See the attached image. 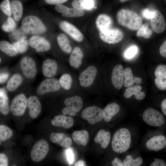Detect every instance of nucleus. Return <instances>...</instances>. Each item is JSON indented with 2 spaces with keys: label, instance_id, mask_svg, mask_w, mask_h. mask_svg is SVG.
Wrapping results in <instances>:
<instances>
[{
  "label": "nucleus",
  "instance_id": "obj_6",
  "mask_svg": "<svg viewBox=\"0 0 166 166\" xmlns=\"http://www.w3.org/2000/svg\"><path fill=\"white\" fill-rule=\"evenodd\" d=\"M99 36L104 42L109 44H114L121 42L123 39L124 34L120 29L111 28L100 32Z\"/></svg>",
  "mask_w": 166,
  "mask_h": 166
},
{
  "label": "nucleus",
  "instance_id": "obj_32",
  "mask_svg": "<svg viewBox=\"0 0 166 166\" xmlns=\"http://www.w3.org/2000/svg\"><path fill=\"white\" fill-rule=\"evenodd\" d=\"M11 10L14 19L19 21L22 18L23 13V7L20 2L17 0H13L10 3Z\"/></svg>",
  "mask_w": 166,
  "mask_h": 166
},
{
  "label": "nucleus",
  "instance_id": "obj_10",
  "mask_svg": "<svg viewBox=\"0 0 166 166\" xmlns=\"http://www.w3.org/2000/svg\"><path fill=\"white\" fill-rule=\"evenodd\" d=\"M20 67L24 76L27 78H34L37 73V68L34 61L31 57H26L21 60Z\"/></svg>",
  "mask_w": 166,
  "mask_h": 166
},
{
  "label": "nucleus",
  "instance_id": "obj_14",
  "mask_svg": "<svg viewBox=\"0 0 166 166\" xmlns=\"http://www.w3.org/2000/svg\"><path fill=\"white\" fill-rule=\"evenodd\" d=\"M59 26L62 30L77 42H80L83 40V36L82 33L71 23L63 21L60 23Z\"/></svg>",
  "mask_w": 166,
  "mask_h": 166
},
{
  "label": "nucleus",
  "instance_id": "obj_43",
  "mask_svg": "<svg viewBox=\"0 0 166 166\" xmlns=\"http://www.w3.org/2000/svg\"><path fill=\"white\" fill-rule=\"evenodd\" d=\"M16 26V23L13 19L8 17L2 26V30L6 32H11Z\"/></svg>",
  "mask_w": 166,
  "mask_h": 166
},
{
  "label": "nucleus",
  "instance_id": "obj_38",
  "mask_svg": "<svg viewBox=\"0 0 166 166\" xmlns=\"http://www.w3.org/2000/svg\"><path fill=\"white\" fill-rule=\"evenodd\" d=\"M26 34L22 26L15 28L11 31L10 37L11 39L14 40L15 42L23 39H26Z\"/></svg>",
  "mask_w": 166,
  "mask_h": 166
},
{
  "label": "nucleus",
  "instance_id": "obj_4",
  "mask_svg": "<svg viewBox=\"0 0 166 166\" xmlns=\"http://www.w3.org/2000/svg\"><path fill=\"white\" fill-rule=\"evenodd\" d=\"M142 119L148 125L156 127L162 125L165 122L163 116L158 111L152 108H147L144 111Z\"/></svg>",
  "mask_w": 166,
  "mask_h": 166
},
{
  "label": "nucleus",
  "instance_id": "obj_2",
  "mask_svg": "<svg viewBox=\"0 0 166 166\" xmlns=\"http://www.w3.org/2000/svg\"><path fill=\"white\" fill-rule=\"evenodd\" d=\"M131 142V136L128 130L121 128L114 133L112 140L113 150L117 153L124 152L129 148Z\"/></svg>",
  "mask_w": 166,
  "mask_h": 166
},
{
  "label": "nucleus",
  "instance_id": "obj_12",
  "mask_svg": "<svg viewBox=\"0 0 166 166\" xmlns=\"http://www.w3.org/2000/svg\"><path fill=\"white\" fill-rule=\"evenodd\" d=\"M97 73L94 66H90L80 74L79 80L80 85L85 87H88L93 83Z\"/></svg>",
  "mask_w": 166,
  "mask_h": 166
},
{
  "label": "nucleus",
  "instance_id": "obj_33",
  "mask_svg": "<svg viewBox=\"0 0 166 166\" xmlns=\"http://www.w3.org/2000/svg\"><path fill=\"white\" fill-rule=\"evenodd\" d=\"M72 6L80 10H91L94 7V0H73Z\"/></svg>",
  "mask_w": 166,
  "mask_h": 166
},
{
  "label": "nucleus",
  "instance_id": "obj_34",
  "mask_svg": "<svg viewBox=\"0 0 166 166\" xmlns=\"http://www.w3.org/2000/svg\"><path fill=\"white\" fill-rule=\"evenodd\" d=\"M22 77L19 74L13 75L8 81L6 88L8 90L12 92L14 91L22 83Z\"/></svg>",
  "mask_w": 166,
  "mask_h": 166
},
{
  "label": "nucleus",
  "instance_id": "obj_19",
  "mask_svg": "<svg viewBox=\"0 0 166 166\" xmlns=\"http://www.w3.org/2000/svg\"><path fill=\"white\" fill-rule=\"evenodd\" d=\"M124 69L121 64L115 65L113 68L111 76V81L113 86L120 89L122 86L124 79Z\"/></svg>",
  "mask_w": 166,
  "mask_h": 166
},
{
  "label": "nucleus",
  "instance_id": "obj_51",
  "mask_svg": "<svg viewBox=\"0 0 166 166\" xmlns=\"http://www.w3.org/2000/svg\"><path fill=\"white\" fill-rule=\"evenodd\" d=\"M47 3L51 5H57L61 4L67 2L68 0H44Z\"/></svg>",
  "mask_w": 166,
  "mask_h": 166
},
{
  "label": "nucleus",
  "instance_id": "obj_17",
  "mask_svg": "<svg viewBox=\"0 0 166 166\" xmlns=\"http://www.w3.org/2000/svg\"><path fill=\"white\" fill-rule=\"evenodd\" d=\"M55 8L57 12L61 13L63 16L65 17H80L84 16L85 14L83 10L69 8L61 4L56 5Z\"/></svg>",
  "mask_w": 166,
  "mask_h": 166
},
{
  "label": "nucleus",
  "instance_id": "obj_54",
  "mask_svg": "<svg viewBox=\"0 0 166 166\" xmlns=\"http://www.w3.org/2000/svg\"><path fill=\"white\" fill-rule=\"evenodd\" d=\"M161 107L162 112L166 116V98L164 99L162 101Z\"/></svg>",
  "mask_w": 166,
  "mask_h": 166
},
{
  "label": "nucleus",
  "instance_id": "obj_28",
  "mask_svg": "<svg viewBox=\"0 0 166 166\" xmlns=\"http://www.w3.org/2000/svg\"><path fill=\"white\" fill-rule=\"evenodd\" d=\"M110 138L111 134L110 132L101 129L97 133L94 138V141L96 143L100 144L101 148L105 149L109 145Z\"/></svg>",
  "mask_w": 166,
  "mask_h": 166
},
{
  "label": "nucleus",
  "instance_id": "obj_55",
  "mask_svg": "<svg viewBox=\"0 0 166 166\" xmlns=\"http://www.w3.org/2000/svg\"><path fill=\"white\" fill-rule=\"evenodd\" d=\"M75 166H86L85 162L83 160H81L77 162L74 164Z\"/></svg>",
  "mask_w": 166,
  "mask_h": 166
},
{
  "label": "nucleus",
  "instance_id": "obj_25",
  "mask_svg": "<svg viewBox=\"0 0 166 166\" xmlns=\"http://www.w3.org/2000/svg\"><path fill=\"white\" fill-rule=\"evenodd\" d=\"M113 20L109 16L105 14H101L97 18L96 24L99 32L112 28Z\"/></svg>",
  "mask_w": 166,
  "mask_h": 166
},
{
  "label": "nucleus",
  "instance_id": "obj_29",
  "mask_svg": "<svg viewBox=\"0 0 166 166\" xmlns=\"http://www.w3.org/2000/svg\"><path fill=\"white\" fill-rule=\"evenodd\" d=\"M72 138L74 142L77 145L85 146L88 142L89 136L87 131L81 130L73 132Z\"/></svg>",
  "mask_w": 166,
  "mask_h": 166
},
{
  "label": "nucleus",
  "instance_id": "obj_9",
  "mask_svg": "<svg viewBox=\"0 0 166 166\" xmlns=\"http://www.w3.org/2000/svg\"><path fill=\"white\" fill-rule=\"evenodd\" d=\"M81 116L83 119L87 120L89 124H93L102 120L103 110L95 106L88 107L82 111Z\"/></svg>",
  "mask_w": 166,
  "mask_h": 166
},
{
  "label": "nucleus",
  "instance_id": "obj_21",
  "mask_svg": "<svg viewBox=\"0 0 166 166\" xmlns=\"http://www.w3.org/2000/svg\"><path fill=\"white\" fill-rule=\"evenodd\" d=\"M73 119L72 117H67L63 114L55 116L51 121V124L53 126L63 127L65 128H71L73 125Z\"/></svg>",
  "mask_w": 166,
  "mask_h": 166
},
{
  "label": "nucleus",
  "instance_id": "obj_30",
  "mask_svg": "<svg viewBox=\"0 0 166 166\" xmlns=\"http://www.w3.org/2000/svg\"><path fill=\"white\" fill-rule=\"evenodd\" d=\"M8 97L5 90L1 88L0 89V111L4 115L9 114L10 110V106L8 104Z\"/></svg>",
  "mask_w": 166,
  "mask_h": 166
},
{
  "label": "nucleus",
  "instance_id": "obj_40",
  "mask_svg": "<svg viewBox=\"0 0 166 166\" xmlns=\"http://www.w3.org/2000/svg\"><path fill=\"white\" fill-rule=\"evenodd\" d=\"M13 134L11 129L5 125L0 126V140L5 141L11 138Z\"/></svg>",
  "mask_w": 166,
  "mask_h": 166
},
{
  "label": "nucleus",
  "instance_id": "obj_22",
  "mask_svg": "<svg viewBox=\"0 0 166 166\" xmlns=\"http://www.w3.org/2000/svg\"><path fill=\"white\" fill-rule=\"evenodd\" d=\"M50 140L52 142L58 144L63 148H68L72 144L70 138L64 133H52L49 137Z\"/></svg>",
  "mask_w": 166,
  "mask_h": 166
},
{
  "label": "nucleus",
  "instance_id": "obj_16",
  "mask_svg": "<svg viewBox=\"0 0 166 166\" xmlns=\"http://www.w3.org/2000/svg\"><path fill=\"white\" fill-rule=\"evenodd\" d=\"M156 78L155 83L156 86L160 90H166V65L164 64L158 65L155 71Z\"/></svg>",
  "mask_w": 166,
  "mask_h": 166
},
{
  "label": "nucleus",
  "instance_id": "obj_52",
  "mask_svg": "<svg viewBox=\"0 0 166 166\" xmlns=\"http://www.w3.org/2000/svg\"><path fill=\"white\" fill-rule=\"evenodd\" d=\"M112 164L113 166H123V162L119 159L116 157L112 162Z\"/></svg>",
  "mask_w": 166,
  "mask_h": 166
},
{
  "label": "nucleus",
  "instance_id": "obj_42",
  "mask_svg": "<svg viewBox=\"0 0 166 166\" xmlns=\"http://www.w3.org/2000/svg\"><path fill=\"white\" fill-rule=\"evenodd\" d=\"M143 159L138 157L134 159L130 155H127L123 161L124 166H140L143 163Z\"/></svg>",
  "mask_w": 166,
  "mask_h": 166
},
{
  "label": "nucleus",
  "instance_id": "obj_1",
  "mask_svg": "<svg viewBox=\"0 0 166 166\" xmlns=\"http://www.w3.org/2000/svg\"><path fill=\"white\" fill-rule=\"evenodd\" d=\"M117 19L119 24L132 30H137L142 24V18L137 13L126 9L118 11Z\"/></svg>",
  "mask_w": 166,
  "mask_h": 166
},
{
  "label": "nucleus",
  "instance_id": "obj_5",
  "mask_svg": "<svg viewBox=\"0 0 166 166\" xmlns=\"http://www.w3.org/2000/svg\"><path fill=\"white\" fill-rule=\"evenodd\" d=\"M64 103L66 106L62 109V113L65 115L68 114L72 116H75L83 106L82 99L78 96L67 98L65 100Z\"/></svg>",
  "mask_w": 166,
  "mask_h": 166
},
{
  "label": "nucleus",
  "instance_id": "obj_35",
  "mask_svg": "<svg viewBox=\"0 0 166 166\" xmlns=\"http://www.w3.org/2000/svg\"><path fill=\"white\" fill-rule=\"evenodd\" d=\"M0 49L7 55L10 57L15 56L18 53L14 46L6 41L0 42Z\"/></svg>",
  "mask_w": 166,
  "mask_h": 166
},
{
  "label": "nucleus",
  "instance_id": "obj_57",
  "mask_svg": "<svg viewBox=\"0 0 166 166\" xmlns=\"http://www.w3.org/2000/svg\"><path fill=\"white\" fill-rule=\"evenodd\" d=\"M0 63H1V61H2V60H1V58H0Z\"/></svg>",
  "mask_w": 166,
  "mask_h": 166
},
{
  "label": "nucleus",
  "instance_id": "obj_3",
  "mask_svg": "<svg viewBox=\"0 0 166 166\" xmlns=\"http://www.w3.org/2000/svg\"><path fill=\"white\" fill-rule=\"evenodd\" d=\"M22 23L24 31L27 34H42L46 30V28L42 21L35 16L29 15L24 17Z\"/></svg>",
  "mask_w": 166,
  "mask_h": 166
},
{
  "label": "nucleus",
  "instance_id": "obj_39",
  "mask_svg": "<svg viewBox=\"0 0 166 166\" xmlns=\"http://www.w3.org/2000/svg\"><path fill=\"white\" fill-rule=\"evenodd\" d=\"M152 31L146 24H142L140 27L137 30L136 35L138 37L148 39L151 37L152 35Z\"/></svg>",
  "mask_w": 166,
  "mask_h": 166
},
{
  "label": "nucleus",
  "instance_id": "obj_45",
  "mask_svg": "<svg viewBox=\"0 0 166 166\" xmlns=\"http://www.w3.org/2000/svg\"><path fill=\"white\" fill-rule=\"evenodd\" d=\"M138 48L135 45H132L128 48L124 53V57L127 59L133 57L137 53Z\"/></svg>",
  "mask_w": 166,
  "mask_h": 166
},
{
  "label": "nucleus",
  "instance_id": "obj_27",
  "mask_svg": "<svg viewBox=\"0 0 166 166\" xmlns=\"http://www.w3.org/2000/svg\"><path fill=\"white\" fill-rule=\"evenodd\" d=\"M141 89V87L140 85L128 87L125 89L124 96L125 98H128L133 95L137 100H142L145 97V95L144 92L140 91Z\"/></svg>",
  "mask_w": 166,
  "mask_h": 166
},
{
  "label": "nucleus",
  "instance_id": "obj_15",
  "mask_svg": "<svg viewBox=\"0 0 166 166\" xmlns=\"http://www.w3.org/2000/svg\"><path fill=\"white\" fill-rule=\"evenodd\" d=\"M150 25L152 30L156 33H161L164 31L165 21L163 15L159 10H155L154 16L150 19Z\"/></svg>",
  "mask_w": 166,
  "mask_h": 166
},
{
  "label": "nucleus",
  "instance_id": "obj_47",
  "mask_svg": "<svg viewBox=\"0 0 166 166\" xmlns=\"http://www.w3.org/2000/svg\"><path fill=\"white\" fill-rule=\"evenodd\" d=\"M159 52L162 57L166 58V39L161 45L160 48Z\"/></svg>",
  "mask_w": 166,
  "mask_h": 166
},
{
  "label": "nucleus",
  "instance_id": "obj_31",
  "mask_svg": "<svg viewBox=\"0 0 166 166\" xmlns=\"http://www.w3.org/2000/svg\"><path fill=\"white\" fill-rule=\"evenodd\" d=\"M58 44L61 50L67 54L70 53L72 51V48L69 40L64 34H61L57 37Z\"/></svg>",
  "mask_w": 166,
  "mask_h": 166
},
{
  "label": "nucleus",
  "instance_id": "obj_46",
  "mask_svg": "<svg viewBox=\"0 0 166 166\" xmlns=\"http://www.w3.org/2000/svg\"><path fill=\"white\" fill-rule=\"evenodd\" d=\"M155 14V11H150L148 9L144 10L142 11V14L144 18L151 19L154 16Z\"/></svg>",
  "mask_w": 166,
  "mask_h": 166
},
{
  "label": "nucleus",
  "instance_id": "obj_53",
  "mask_svg": "<svg viewBox=\"0 0 166 166\" xmlns=\"http://www.w3.org/2000/svg\"><path fill=\"white\" fill-rule=\"evenodd\" d=\"M9 77V75L8 73H1L0 76V84H2L6 81Z\"/></svg>",
  "mask_w": 166,
  "mask_h": 166
},
{
  "label": "nucleus",
  "instance_id": "obj_8",
  "mask_svg": "<svg viewBox=\"0 0 166 166\" xmlns=\"http://www.w3.org/2000/svg\"><path fill=\"white\" fill-rule=\"evenodd\" d=\"M27 101L26 97L23 93L16 96L11 101L10 106L13 114L18 116L22 115L27 106Z\"/></svg>",
  "mask_w": 166,
  "mask_h": 166
},
{
  "label": "nucleus",
  "instance_id": "obj_13",
  "mask_svg": "<svg viewBox=\"0 0 166 166\" xmlns=\"http://www.w3.org/2000/svg\"><path fill=\"white\" fill-rule=\"evenodd\" d=\"M29 45L38 52H44L49 50L51 45L44 38L38 35L31 37L29 40Z\"/></svg>",
  "mask_w": 166,
  "mask_h": 166
},
{
  "label": "nucleus",
  "instance_id": "obj_50",
  "mask_svg": "<svg viewBox=\"0 0 166 166\" xmlns=\"http://www.w3.org/2000/svg\"><path fill=\"white\" fill-rule=\"evenodd\" d=\"M66 155L69 162L72 164L74 160V154L71 149H68L66 151Z\"/></svg>",
  "mask_w": 166,
  "mask_h": 166
},
{
  "label": "nucleus",
  "instance_id": "obj_36",
  "mask_svg": "<svg viewBox=\"0 0 166 166\" xmlns=\"http://www.w3.org/2000/svg\"><path fill=\"white\" fill-rule=\"evenodd\" d=\"M136 77L133 76L130 68H125L124 70V86L126 87L132 86L135 83Z\"/></svg>",
  "mask_w": 166,
  "mask_h": 166
},
{
  "label": "nucleus",
  "instance_id": "obj_56",
  "mask_svg": "<svg viewBox=\"0 0 166 166\" xmlns=\"http://www.w3.org/2000/svg\"><path fill=\"white\" fill-rule=\"evenodd\" d=\"M122 3H124L127 1H129L130 0H119Z\"/></svg>",
  "mask_w": 166,
  "mask_h": 166
},
{
  "label": "nucleus",
  "instance_id": "obj_24",
  "mask_svg": "<svg viewBox=\"0 0 166 166\" xmlns=\"http://www.w3.org/2000/svg\"><path fill=\"white\" fill-rule=\"evenodd\" d=\"M83 56L81 49L78 47H75L69 57V61L70 65L76 68H79L82 64Z\"/></svg>",
  "mask_w": 166,
  "mask_h": 166
},
{
  "label": "nucleus",
  "instance_id": "obj_44",
  "mask_svg": "<svg viewBox=\"0 0 166 166\" xmlns=\"http://www.w3.org/2000/svg\"><path fill=\"white\" fill-rule=\"evenodd\" d=\"M0 7L1 10L8 17L11 16L12 14L9 0H3L0 3Z\"/></svg>",
  "mask_w": 166,
  "mask_h": 166
},
{
  "label": "nucleus",
  "instance_id": "obj_7",
  "mask_svg": "<svg viewBox=\"0 0 166 166\" xmlns=\"http://www.w3.org/2000/svg\"><path fill=\"white\" fill-rule=\"evenodd\" d=\"M49 150V144L42 139L39 140L33 146L30 152V156L34 161H42L46 156Z\"/></svg>",
  "mask_w": 166,
  "mask_h": 166
},
{
  "label": "nucleus",
  "instance_id": "obj_20",
  "mask_svg": "<svg viewBox=\"0 0 166 166\" xmlns=\"http://www.w3.org/2000/svg\"><path fill=\"white\" fill-rule=\"evenodd\" d=\"M27 107L30 117L33 119L36 118L41 110V105L38 98L35 96L30 97L28 100Z\"/></svg>",
  "mask_w": 166,
  "mask_h": 166
},
{
  "label": "nucleus",
  "instance_id": "obj_37",
  "mask_svg": "<svg viewBox=\"0 0 166 166\" xmlns=\"http://www.w3.org/2000/svg\"><path fill=\"white\" fill-rule=\"evenodd\" d=\"M59 81L61 86L63 89L68 90L71 87L73 80L70 75L68 73H65L61 76Z\"/></svg>",
  "mask_w": 166,
  "mask_h": 166
},
{
  "label": "nucleus",
  "instance_id": "obj_18",
  "mask_svg": "<svg viewBox=\"0 0 166 166\" xmlns=\"http://www.w3.org/2000/svg\"><path fill=\"white\" fill-rule=\"evenodd\" d=\"M146 146L148 150L157 152L166 146V137L163 135L153 136L147 141Z\"/></svg>",
  "mask_w": 166,
  "mask_h": 166
},
{
  "label": "nucleus",
  "instance_id": "obj_26",
  "mask_svg": "<svg viewBox=\"0 0 166 166\" xmlns=\"http://www.w3.org/2000/svg\"><path fill=\"white\" fill-rule=\"evenodd\" d=\"M119 106L115 103L108 104L103 110V119L106 122H109L112 117L119 112Z\"/></svg>",
  "mask_w": 166,
  "mask_h": 166
},
{
  "label": "nucleus",
  "instance_id": "obj_23",
  "mask_svg": "<svg viewBox=\"0 0 166 166\" xmlns=\"http://www.w3.org/2000/svg\"><path fill=\"white\" fill-rule=\"evenodd\" d=\"M43 74L47 77H51L56 74L57 65L56 61L53 59H47L43 62L42 66Z\"/></svg>",
  "mask_w": 166,
  "mask_h": 166
},
{
  "label": "nucleus",
  "instance_id": "obj_41",
  "mask_svg": "<svg viewBox=\"0 0 166 166\" xmlns=\"http://www.w3.org/2000/svg\"><path fill=\"white\" fill-rule=\"evenodd\" d=\"M29 44V40H26V39H21L13 43L18 53H24L27 50Z\"/></svg>",
  "mask_w": 166,
  "mask_h": 166
},
{
  "label": "nucleus",
  "instance_id": "obj_48",
  "mask_svg": "<svg viewBox=\"0 0 166 166\" xmlns=\"http://www.w3.org/2000/svg\"><path fill=\"white\" fill-rule=\"evenodd\" d=\"M8 165V160L7 156L5 154H0V166H7Z\"/></svg>",
  "mask_w": 166,
  "mask_h": 166
},
{
  "label": "nucleus",
  "instance_id": "obj_49",
  "mask_svg": "<svg viewBox=\"0 0 166 166\" xmlns=\"http://www.w3.org/2000/svg\"><path fill=\"white\" fill-rule=\"evenodd\" d=\"M154 161L150 165V166H166L165 162L162 160L155 158Z\"/></svg>",
  "mask_w": 166,
  "mask_h": 166
},
{
  "label": "nucleus",
  "instance_id": "obj_11",
  "mask_svg": "<svg viewBox=\"0 0 166 166\" xmlns=\"http://www.w3.org/2000/svg\"><path fill=\"white\" fill-rule=\"evenodd\" d=\"M61 88L59 81L56 78L46 79L41 83L38 87L37 93L40 95L49 92H53L58 91Z\"/></svg>",
  "mask_w": 166,
  "mask_h": 166
}]
</instances>
